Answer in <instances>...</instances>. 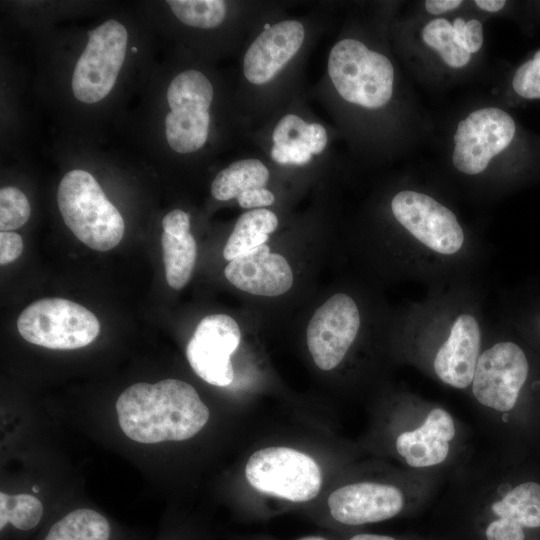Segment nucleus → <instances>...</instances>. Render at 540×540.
<instances>
[{
  "label": "nucleus",
  "instance_id": "nucleus-7",
  "mask_svg": "<svg viewBox=\"0 0 540 540\" xmlns=\"http://www.w3.org/2000/svg\"><path fill=\"white\" fill-rule=\"evenodd\" d=\"M57 202L65 224L88 247L108 251L121 241L124 220L89 172L76 169L66 173Z\"/></svg>",
  "mask_w": 540,
  "mask_h": 540
},
{
  "label": "nucleus",
  "instance_id": "nucleus-38",
  "mask_svg": "<svg viewBox=\"0 0 540 540\" xmlns=\"http://www.w3.org/2000/svg\"><path fill=\"white\" fill-rule=\"evenodd\" d=\"M39 489L38 488H33V491L34 492H37Z\"/></svg>",
  "mask_w": 540,
  "mask_h": 540
},
{
  "label": "nucleus",
  "instance_id": "nucleus-9",
  "mask_svg": "<svg viewBox=\"0 0 540 540\" xmlns=\"http://www.w3.org/2000/svg\"><path fill=\"white\" fill-rule=\"evenodd\" d=\"M20 335L49 349L71 350L92 343L100 331L97 317L82 305L63 298L30 304L17 320Z\"/></svg>",
  "mask_w": 540,
  "mask_h": 540
},
{
  "label": "nucleus",
  "instance_id": "nucleus-11",
  "mask_svg": "<svg viewBox=\"0 0 540 540\" xmlns=\"http://www.w3.org/2000/svg\"><path fill=\"white\" fill-rule=\"evenodd\" d=\"M212 100V84L200 71L185 70L173 78L167 89L170 112L165 117V136L172 150L187 154L205 144Z\"/></svg>",
  "mask_w": 540,
  "mask_h": 540
},
{
  "label": "nucleus",
  "instance_id": "nucleus-23",
  "mask_svg": "<svg viewBox=\"0 0 540 540\" xmlns=\"http://www.w3.org/2000/svg\"><path fill=\"white\" fill-rule=\"evenodd\" d=\"M43 516L44 506L37 497L0 492L1 532L11 528L20 533H28L41 523Z\"/></svg>",
  "mask_w": 540,
  "mask_h": 540
},
{
  "label": "nucleus",
  "instance_id": "nucleus-1",
  "mask_svg": "<svg viewBox=\"0 0 540 540\" xmlns=\"http://www.w3.org/2000/svg\"><path fill=\"white\" fill-rule=\"evenodd\" d=\"M468 392L498 452L522 460L540 449V355L527 341L484 345Z\"/></svg>",
  "mask_w": 540,
  "mask_h": 540
},
{
  "label": "nucleus",
  "instance_id": "nucleus-19",
  "mask_svg": "<svg viewBox=\"0 0 540 540\" xmlns=\"http://www.w3.org/2000/svg\"><path fill=\"white\" fill-rule=\"evenodd\" d=\"M278 226L277 216L270 210L259 208L243 213L223 249V257L231 261L260 245L266 244L269 235Z\"/></svg>",
  "mask_w": 540,
  "mask_h": 540
},
{
  "label": "nucleus",
  "instance_id": "nucleus-20",
  "mask_svg": "<svg viewBox=\"0 0 540 540\" xmlns=\"http://www.w3.org/2000/svg\"><path fill=\"white\" fill-rule=\"evenodd\" d=\"M270 173L258 159H242L221 170L211 184V194L219 201L238 198L241 194L265 188Z\"/></svg>",
  "mask_w": 540,
  "mask_h": 540
},
{
  "label": "nucleus",
  "instance_id": "nucleus-27",
  "mask_svg": "<svg viewBox=\"0 0 540 540\" xmlns=\"http://www.w3.org/2000/svg\"><path fill=\"white\" fill-rule=\"evenodd\" d=\"M31 213L25 194L16 187H3L0 190V229L12 231L23 226Z\"/></svg>",
  "mask_w": 540,
  "mask_h": 540
},
{
  "label": "nucleus",
  "instance_id": "nucleus-25",
  "mask_svg": "<svg viewBox=\"0 0 540 540\" xmlns=\"http://www.w3.org/2000/svg\"><path fill=\"white\" fill-rule=\"evenodd\" d=\"M173 14L185 25L209 29L219 26L226 15L221 0H169Z\"/></svg>",
  "mask_w": 540,
  "mask_h": 540
},
{
  "label": "nucleus",
  "instance_id": "nucleus-12",
  "mask_svg": "<svg viewBox=\"0 0 540 540\" xmlns=\"http://www.w3.org/2000/svg\"><path fill=\"white\" fill-rule=\"evenodd\" d=\"M391 211L424 251L445 258L463 251V227L455 214L433 197L414 190H403L392 198Z\"/></svg>",
  "mask_w": 540,
  "mask_h": 540
},
{
  "label": "nucleus",
  "instance_id": "nucleus-28",
  "mask_svg": "<svg viewBox=\"0 0 540 540\" xmlns=\"http://www.w3.org/2000/svg\"><path fill=\"white\" fill-rule=\"evenodd\" d=\"M512 85L515 92L527 99L540 98V50L533 59L523 63L515 72Z\"/></svg>",
  "mask_w": 540,
  "mask_h": 540
},
{
  "label": "nucleus",
  "instance_id": "nucleus-37",
  "mask_svg": "<svg viewBox=\"0 0 540 540\" xmlns=\"http://www.w3.org/2000/svg\"><path fill=\"white\" fill-rule=\"evenodd\" d=\"M298 540H328V539H326L325 537H322V536L312 535V536L302 537V538H300Z\"/></svg>",
  "mask_w": 540,
  "mask_h": 540
},
{
  "label": "nucleus",
  "instance_id": "nucleus-4",
  "mask_svg": "<svg viewBox=\"0 0 540 540\" xmlns=\"http://www.w3.org/2000/svg\"><path fill=\"white\" fill-rule=\"evenodd\" d=\"M116 412L124 434L143 444L190 439L210 417L196 389L178 379L129 386L118 397Z\"/></svg>",
  "mask_w": 540,
  "mask_h": 540
},
{
  "label": "nucleus",
  "instance_id": "nucleus-6",
  "mask_svg": "<svg viewBox=\"0 0 540 540\" xmlns=\"http://www.w3.org/2000/svg\"><path fill=\"white\" fill-rule=\"evenodd\" d=\"M445 325L432 334L413 337L410 358L441 384L468 391L485 345L480 321L475 313L462 309Z\"/></svg>",
  "mask_w": 540,
  "mask_h": 540
},
{
  "label": "nucleus",
  "instance_id": "nucleus-26",
  "mask_svg": "<svg viewBox=\"0 0 540 540\" xmlns=\"http://www.w3.org/2000/svg\"><path fill=\"white\" fill-rule=\"evenodd\" d=\"M423 41L437 50L444 62L454 68L465 66L471 54L455 41L453 25L446 19H434L422 30Z\"/></svg>",
  "mask_w": 540,
  "mask_h": 540
},
{
  "label": "nucleus",
  "instance_id": "nucleus-16",
  "mask_svg": "<svg viewBox=\"0 0 540 540\" xmlns=\"http://www.w3.org/2000/svg\"><path fill=\"white\" fill-rule=\"evenodd\" d=\"M241 331L226 314L204 317L186 347V357L193 371L214 386H228L234 378L231 355L238 348Z\"/></svg>",
  "mask_w": 540,
  "mask_h": 540
},
{
  "label": "nucleus",
  "instance_id": "nucleus-3",
  "mask_svg": "<svg viewBox=\"0 0 540 540\" xmlns=\"http://www.w3.org/2000/svg\"><path fill=\"white\" fill-rule=\"evenodd\" d=\"M398 399L390 448L406 469L452 476L470 460L469 431L452 412L416 394Z\"/></svg>",
  "mask_w": 540,
  "mask_h": 540
},
{
  "label": "nucleus",
  "instance_id": "nucleus-15",
  "mask_svg": "<svg viewBox=\"0 0 540 540\" xmlns=\"http://www.w3.org/2000/svg\"><path fill=\"white\" fill-rule=\"evenodd\" d=\"M515 129L513 118L499 108L473 111L459 122L454 135L455 168L468 175L483 172L490 160L511 143Z\"/></svg>",
  "mask_w": 540,
  "mask_h": 540
},
{
  "label": "nucleus",
  "instance_id": "nucleus-2",
  "mask_svg": "<svg viewBox=\"0 0 540 540\" xmlns=\"http://www.w3.org/2000/svg\"><path fill=\"white\" fill-rule=\"evenodd\" d=\"M448 495L478 540H536L540 534V465L498 451L474 455L452 476Z\"/></svg>",
  "mask_w": 540,
  "mask_h": 540
},
{
  "label": "nucleus",
  "instance_id": "nucleus-24",
  "mask_svg": "<svg viewBox=\"0 0 540 540\" xmlns=\"http://www.w3.org/2000/svg\"><path fill=\"white\" fill-rule=\"evenodd\" d=\"M273 145H293L309 148L313 155L320 154L327 144L325 128L318 123H307L298 115L282 117L272 133Z\"/></svg>",
  "mask_w": 540,
  "mask_h": 540
},
{
  "label": "nucleus",
  "instance_id": "nucleus-14",
  "mask_svg": "<svg viewBox=\"0 0 540 540\" xmlns=\"http://www.w3.org/2000/svg\"><path fill=\"white\" fill-rule=\"evenodd\" d=\"M360 326L359 307L346 293H336L319 306L306 332L316 366L330 371L340 365L356 341Z\"/></svg>",
  "mask_w": 540,
  "mask_h": 540
},
{
  "label": "nucleus",
  "instance_id": "nucleus-13",
  "mask_svg": "<svg viewBox=\"0 0 540 540\" xmlns=\"http://www.w3.org/2000/svg\"><path fill=\"white\" fill-rule=\"evenodd\" d=\"M127 41L126 28L114 19L89 32L72 76L77 100L92 104L109 94L124 63Z\"/></svg>",
  "mask_w": 540,
  "mask_h": 540
},
{
  "label": "nucleus",
  "instance_id": "nucleus-34",
  "mask_svg": "<svg viewBox=\"0 0 540 540\" xmlns=\"http://www.w3.org/2000/svg\"><path fill=\"white\" fill-rule=\"evenodd\" d=\"M533 324L529 330L528 343L540 355V307L533 315Z\"/></svg>",
  "mask_w": 540,
  "mask_h": 540
},
{
  "label": "nucleus",
  "instance_id": "nucleus-17",
  "mask_svg": "<svg viewBox=\"0 0 540 540\" xmlns=\"http://www.w3.org/2000/svg\"><path fill=\"white\" fill-rule=\"evenodd\" d=\"M305 38L296 20L278 22L261 32L247 49L243 73L252 84L270 82L297 54Z\"/></svg>",
  "mask_w": 540,
  "mask_h": 540
},
{
  "label": "nucleus",
  "instance_id": "nucleus-30",
  "mask_svg": "<svg viewBox=\"0 0 540 540\" xmlns=\"http://www.w3.org/2000/svg\"><path fill=\"white\" fill-rule=\"evenodd\" d=\"M23 241L13 231L0 232V264L5 265L16 260L22 253Z\"/></svg>",
  "mask_w": 540,
  "mask_h": 540
},
{
  "label": "nucleus",
  "instance_id": "nucleus-8",
  "mask_svg": "<svg viewBox=\"0 0 540 540\" xmlns=\"http://www.w3.org/2000/svg\"><path fill=\"white\" fill-rule=\"evenodd\" d=\"M328 74L339 95L350 103L375 109L392 96L394 68L390 60L358 40L347 38L333 46Z\"/></svg>",
  "mask_w": 540,
  "mask_h": 540
},
{
  "label": "nucleus",
  "instance_id": "nucleus-10",
  "mask_svg": "<svg viewBox=\"0 0 540 540\" xmlns=\"http://www.w3.org/2000/svg\"><path fill=\"white\" fill-rule=\"evenodd\" d=\"M245 476L257 491L291 502L314 499L322 486V474L316 461L289 447L255 451L246 463Z\"/></svg>",
  "mask_w": 540,
  "mask_h": 540
},
{
  "label": "nucleus",
  "instance_id": "nucleus-21",
  "mask_svg": "<svg viewBox=\"0 0 540 540\" xmlns=\"http://www.w3.org/2000/svg\"><path fill=\"white\" fill-rule=\"evenodd\" d=\"M113 536V527L104 515L78 508L53 522L42 540H113Z\"/></svg>",
  "mask_w": 540,
  "mask_h": 540
},
{
  "label": "nucleus",
  "instance_id": "nucleus-18",
  "mask_svg": "<svg viewBox=\"0 0 540 540\" xmlns=\"http://www.w3.org/2000/svg\"><path fill=\"white\" fill-rule=\"evenodd\" d=\"M224 274L236 288L258 296H279L293 285L288 261L266 244L229 261Z\"/></svg>",
  "mask_w": 540,
  "mask_h": 540
},
{
  "label": "nucleus",
  "instance_id": "nucleus-22",
  "mask_svg": "<svg viewBox=\"0 0 540 540\" xmlns=\"http://www.w3.org/2000/svg\"><path fill=\"white\" fill-rule=\"evenodd\" d=\"M165 276L168 285L182 289L190 280L197 257V245L189 233L183 238H175L165 232L161 238Z\"/></svg>",
  "mask_w": 540,
  "mask_h": 540
},
{
  "label": "nucleus",
  "instance_id": "nucleus-32",
  "mask_svg": "<svg viewBox=\"0 0 540 540\" xmlns=\"http://www.w3.org/2000/svg\"><path fill=\"white\" fill-rule=\"evenodd\" d=\"M238 204L245 209L269 206L275 201L274 194L266 189H256L245 192L237 198Z\"/></svg>",
  "mask_w": 540,
  "mask_h": 540
},
{
  "label": "nucleus",
  "instance_id": "nucleus-31",
  "mask_svg": "<svg viewBox=\"0 0 540 540\" xmlns=\"http://www.w3.org/2000/svg\"><path fill=\"white\" fill-rule=\"evenodd\" d=\"M164 232L175 237L183 238L188 235L190 229V220L186 212L175 209L165 215L162 221Z\"/></svg>",
  "mask_w": 540,
  "mask_h": 540
},
{
  "label": "nucleus",
  "instance_id": "nucleus-33",
  "mask_svg": "<svg viewBox=\"0 0 540 540\" xmlns=\"http://www.w3.org/2000/svg\"><path fill=\"white\" fill-rule=\"evenodd\" d=\"M460 4L461 0H427L425 8L431 14H441L457 8Z\"/></svg>",
  "mask_w": 540,
  "mask_h": 540
},
{
  "label": "nucleus",
  "instance_id": "nucleus-35",
  "mask_svg": "<svg viewBox=\"0 0 540 540\" xmlns=\"http://www.w3.org/2000/svg\"><path fill=\"white\" fill-rule=\"evenodd\" d=\"M504 0H476L475 4L486 11L497 12L501 10L505 5Z\"/></svg>",
  "mask_w": 540,
  "mask_h": 540
},
{
  "label": "nucleus",
  "instance_id": "nucleus-29",
  "mask_svg": "<svg viewBox=\"0 0 540 540\" xmlns=\"http://www.w3.org/2000/svg\"><path fill=\"white\" fill-rule=\"evenodd\" d=\"M455 41L466 51L476 53L483 44V27L479 20L471 19L465 22L456 18L453 22Z\"/></svg>",
  "mask_w": 540,
  "mask_h": 540
},
{
  "label": "nucleus",
  "instance_id": "nucleus-5",
  "mask_svg": "<svg viewBox=\"0 0 540 540\" xmlns=\"http://www.w3.org/2000/svg\"><path fill=\"white\" fill-rule=\"evenodd\" d=\"M442 476L408 470L399 480H357L328 497L331 517L345 526H362L393 519L427 503Z\"/></svg>",
  "mask_w": 540,
  "mask_h": 540
},
{
  "label": "nucleus",
  "instance_id": "nucleus-36",
  "mask_svg": "<svg viewBox=\"0 0 540 540\" xmlns=\"http://www.w3.org/2000/svg\"><path fill=\"white\" fill-rule=\"evenodd\" d=\"M348 540H397V539L390 535L360 533V534H356L352 536Z\"/></svg>",
  "mask_w": 540,
  "mask_h": 540
}]
</instances>
